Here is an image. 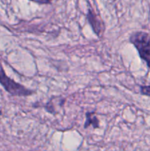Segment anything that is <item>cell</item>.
Returning <instances> with one entry per match:
<instances>
[{"label":"cell","mask_w":150,"mask_h":151,"mask_svg":"<svg viewBox=\"0 0 150 151\" xmlns=\"http://www.w3.org/2000/svg\"><path fill=\"white\" fill-rule=\"evenodd\" d=\"M140 91L143 95L150 97V86H140Z\"/></svg>","instance_id":"5"},{"label":"cell","mask_w":150,"mask_h":151,"mask_svg":"<svg viewBox=\"0 0 150 151\" xmlns=\"http://www.w3.org/2000/svg\"><path fill=\"white\" fill-rule=\"evenodd\" d=\"M30 1L40 4H51L53 0H30Z\"/></svg>","instance_id":"6"},{"label":"cell","mask_w":150,"mask_h":151,"mask_svg":"<svg viewBox=\"0 0 150 151\" xmlns=\"http://www.w3.org/2000/svg\"><path fill=\"white\" fill-rule=\"evenodd\" d=\"M1 114H2V112H1V111H0V116H1Z\"/></svg>","instance_id":"7"},{"label":"cell","mask_w":150,"mask_h":151,"mask_svg":"<svg viewBox=\"0 0 150 151\" xmlns=\"http://www.w3.org/2000/svg\"><path fill=\"white\" fill-rule=\"evenodd\" d=\"M0 84L2 86L6 91L13 96L28 97L34 94V91L32 90L26 88L23 85L9 78L6 75L1 62H0Z\"/></svg>","instance_id":"2"},{"label":"cell","mask_w":150,"mask_h":151,"mask_svg":"<svg viewBox=\"0 0 150 151\" xmlns=\"http://www.w3.org/2000/svg\"><path fill=\"white\" fill-rule=\"evenodd\" d=\"M129 42L135 47L140 58L150 69V35L145 32H135L129 36Z\"/></svg>","instance_id":"1"},{"label":"cell","mask_w":150,"mask_h":151,"mask_svg":"<svg viewBox=\"0 0 150 151\" xmlns=\"http://www.w3.org/2000/svg\"><path fill=\"white\" fill-rule=\"evenodd\" d=\"M86 19L95 35L98 38H101L105 31V25L101 16L97 14L94 9L89 7L86 15Z\"/></svg>","instance_id":"3"},{"label":"cell","mask_w":150,"mask_h":151,"mask_svg":"<svg viewBox=\"0 0 150 151\" xmlns=\"http://www.w3.org/2000/svg\"><path fill=\"white\" fill-rule=\"evenodd\" d=\"M85 116H86V120L84 124V128H88L91 125H92L93 128L95 129L99 128V119L96 116L94 112H87Z\"/></svg>","instance_id":"4"}]
</instances>
